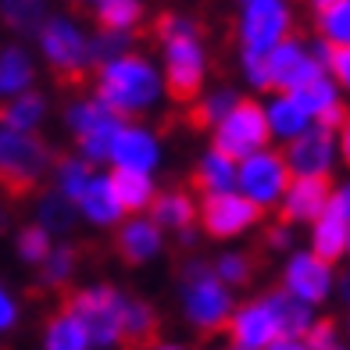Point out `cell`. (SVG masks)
Here are the masks:
<instances>
[{"instance_id":"obj_1","label":"cell","mask_w":350,"mask_h":350,"mask_svg":"<svg viewBox=\"0 0 350 350\" xmlns=\"http://www.w3.org/2000/svg\"><path fill=\"white\" fill-rule=\"evenodd\" d=\"M93 97H100L115 115L139 122L165 104L168 86H165L161 65L150 54L122 51L115 57L97 61V68H93Z\"/></svg>"},{"instance_id":"obj_2","label":"cell","mask_w":350,"mask_h":350,"mask_svg":"<svg viewBox=\"0 0 350 350\" xmlns=\"http://www.w3.org/2000/svg\"><path fill=\"white\" fill-rule=\"evenodd\" d=\"M157 46H161V75L172 97L193 100L197 93L208 86L211 72V54L204 43L200 22L186 11H168L157 18Z\"/></svg>"},{"instance_id":"obj_3","label":"cell","mask_w":350,"mask_h":350,"mask_svg":"<svg viewBox=\"0 0 350 350\" xmlns=\"http://www.w3.org/2000/svg\"><path fill=\"white\" fill-rule=\"evenodd\" d=\"M236 308V290L221 282L208 261H189L179 275V311L189 329L218 332L226 329L229 314Z\"/></svg>"},{"instance_id":"obj_4","label":"cell","mask_w":350,"mask_h":350,"mask_svg":"<svg viewBox=\"0 0 350 350\" xmlns=\"http://www.w3.org/2000/svg\"><path fill=\"white\" fill-rule=\"evenodd\" d=\"M36 51L43 65L57 72L61 79H79L90 68H97V54H93V33L75 18V14H46L43 25L36 29Z\"/></svg>"},{"instance_id":"obj_5","label":"cell","mask_w":350,"mask_h":350,"mask_svg":"<svg viewBox=\"0 0 350 350\" xmlns=\"http://www.w3.org/2000/svg\"><path fill=\"white\" fill-rule=\"evenodd\" d=\"M129 297L111 282H90L83 290H75L68 308L79 314V322L86 325L93 350H118L125 340V311H129Z\"/></svg>"},{"instance_id":"obj_6","label":"cell","mask_w":350,"mask_h":350,"mask_svg":"<svg viewBox=\"0 0 350 350\" xmlns=\"http://www.w3.org/2000/svg\"><path fill=\"white\" fill-rule=\"evenodd\" d=\"M297 8L293 0H240L236 11V46L247 57H265L282 40L293 36Z\"/></svg>"},{"instance_id":"obj_7","label":"cell","mask_w":350,"mask_h":350,"mask_svg":"<svg viewBox=\"0 0 350 350\" xmlns=\"http://www.w3.org/2000/svg\"><path fill=\"white\" fill-rule=\"evenodd\" d=\"M125 122L129 118L115 115V111H111L100 97H93V93L68 100V107H65V129L75 143V154L86 157L90 165H107L111 143H115V136Z\"/></svg>"},{"instance_id":"obj_8","label":"cell","mask_w":350,"mask_h":350,"mask_svg":"<svg viewBox=\"0 0 350 350\" xmlns=\"http://www.w3.org/2000/svg\"><path fill=\"white\" fill-rule=\"evenodd\" d=\"M332 46L322 40H300L297 33L290 40H282L275 51L265 54L268 68V93H297L300 86H308L311 79H318L329 65Z\"/></svg>"},{"instance_id":"obj_9","label":"cell","mask_w":350,"mask_h":350,"mask_svg":"<svg viewBox=\"0 0 350 350\" xmlns=\"http://www.w3.org/2000/svg\"><path fill=\"white\" fill-rule=\"evenodd\" d=\"M54 168V157L46 139H40V133H18L0 125V186L25 193L36 183H43Z\"/></svg>"},{"instance_id":"obj_10","label":"cell","mask_w":350,"mask_h":350,"mask_svg":"<svg viewBox=\"0 0 350 350\" xmlns=\"http://www.w3.org/2000/svg\"><path fill=\"white\" fill-rule=\"evenodd\" d=\"M290 183H293V172L279 147H265L243 157V161H236V193H243L261 215L279 211V200L290 189Z\"/></svg>"},{"instance_id":"obj_11","label":"cell","mask_w":350,"mask_h":350,"mask_svg":"<svg viewBox=\"0 0 350 350\" xmlns=\"http://www.w3.org/2000/svg\"><path fill=\"white\" fill-rule=\"evenodd\" d=\"M211 147H218L221 154H229L232 161H243V157L272 147L261 100H250V97L236 100V107L211 129Z\"/></svg>"},{"instance_id":"obj_12","label":"cell","mask_w":350,"mask_h":350,"mask_svg":"<svg viewBox=\"0 0 350 350\" xmlns=\"http://www.w3.org/2000/svg\"><path fill=\"white\" fill-rule=\"evenodd\" d=\"M336 265L318 258L314 250H290L286 254V265H282V286L279 290H286L290 297H297L300 304L308 308H322L325 300L336 297Z\"/></svg>"},{"instance_id":"obj_13","label":"cell","mask_w":350,"mask_h":350,"mask_svg":"<svg viewBox=\"0 0 350 350\" xmlns=\"http://www.w3.org/2000/svg\"><path fill=\"white\" fill-rule=\"evenodd\" d=\"M282 157L290 165L293 179H325L329 183V175L340 165L336 129H329V125H308L297 139H290L282 147Z\"/></svg>"},{"instance_id":"obj_14","label":"cell","mask_w":350,"mask_h":350,"mask_svg":"<svg viewBox=\"0 0 350 350\" xmlns=\"http://www.w3.org/2000/svg\"><path fill=\"white\" fill-rule=\"evenodd\" d=\"M221 332H226V347L229 350H265V347H272L282 336L268 293L240 300V304L232 308V314H229V322H226Z\"/></svg>"},{"instance_id":"obj_15","label":"cell","mask_w":350,"mask_h":350,"mask_svg":"<svg viewBox=\"0 0 350 350\" xmlns=\"http://www.w3.org/2000/svg\"><path fill=\"white\" fill-rule=\"evenodd\" d=\"M165 165V143L161 133L150 129L147 122H125L107 154L111 172H139V175H157Z\"/></svg>"},{"instance_id":"obj_16","label":"cell","mask_w":350,"mask_h":350,"mask_svg":"<svg viewBox=\"0 0 350 350\" xmlns=\"http://www.w3.org/2000/svg\"><path fill=\"white\" fill-rule=\"evenodd\" d=\"M258 221H261V211L254 208L243 193H236V189L200 197L197 226L208 232L211 240H240V236H247Z\"/></svg>"},{"instance_id":"obj_17","label":"cell","mask_w":350,"mask_h":350,"mask_svg":"<svg viewBox=\"0 0 350 350\" xmlns=\"http://www.w3.org/2000/svg\"><path fill=\"white\" fill-rule=\"evenodd\" d=\"M72 208L79 215V221H86L93 229H115L118 221L125 218L118 193H115V175L111 168H93L86 175V183L79 186V193L72 197Z\"/></svg>"},{"instance_id":"obj_18","label":"cell","mask_w":350,"mask_h":350,"mask_svg":"<svg viewBox=\"0 0 350 350\" xmlns=\"http://www.w3.org/2000/svg\"><path fill=\"white\" fill-rule=\"evenodd\" d=\"M115 247L129 265H150L165 250V229L150 215H125L115 226Z\"/></svg>"},{"instance_id":"obj_19","label":"cell","mask_w":350,"mask_h":350,"mask_svg":"<svg viewBox=\"0 0 350 350\" xmlns=\"http://www.w3.org/2000/svg\"><path fill=\"white\" fill-rule=\"evenodd\" d=\"M329 183L325 179H293L279 200V215L286 226H311L329 208Z\"/></svg>"},{"instance_id":"obj_20","label":"cell","mask_w":350,"mask_h":350,"mask_svg":"<svg viewBox=\"0 0 350 350\" xmlns=\"http://www.w3.org/2000/svg\"><path fill=\"white\" fill-rule=\"evenodd\" d=\"M293 97L311 115L314 125H329V129H336V125L343 122V115H347V97H343V90L329 79V72L311 79L308 86H300Z\"/></svg>"},{"instance_id":"obj_21","label":"cell","mask_w":350,"mask_h":350,"mask_svg":"<svg viewBox=\"0 0 350 350\" xmlns=\"http://www.w3.org/2000/svg\"><path fill=\"white\" fill-rule=\"evenodd\" d=\"M147 215H150L165 232L183 236V232H189V229L197 226V218H200V200L189 193V189H179V186L157 189V197L150 200Z\"/></svg>"},{"instance_id":"obj_22","label":"cell","mask_w":350,"mask_h":350,"mask_svg":"<svg viewBox=\"0 0 350 350\" xmlns=\"http://www.w3.org/2000/svg\"><path fill=\"white\" fill-rule=\"evenodd\" d=\"M261 107H265V125H268V136H272V147L275 143L286 147V143L297 139L308 125H314L293 93H268V100Z\"/></svg>"},{"instance_id":"obj_23","label":"cell","mask_w":350,"mask_h":350,"mask_svg":"<svg viewBox=\"0 0 350 350\" xmlns=\"http://www.w3.org/2000/svg\"><path fill=\"white\" fill-rule=\"evenodd\" d=\"M25 90H36V57L18 43L0 46V104Z\"/></svg>"},{"instance_id":"obj_24","label":"cell","mask_w":350,"mask_h":350,"mask_svg":"<svg viewBox=\"0 0 350 350\" xmlns=\"http://www.w3.org/2000/svg\"><path fill=\"white\" fill-rule=\"evenodd\" d=\"M347 247H350V221H343L336 211L325 208L322 218H314L308 226V250L336 265L340 258H347Z\"/></svg>"},{"instance_id":"obj_25","label":"cell","mask_w":350,"mask_h":350,"mask_svg":"<svg viewBox=\"0 0 350 350\" xmlns=\"http://www.w3.org/2000/svg\"><path fill=\"white\" fill-rule=\"evenodd\" d=\"M40 350H93V340H90L86 325L79 322V314L65 304L61 311H54L43 322Z\"/></svg>"},{"instance_id":"obj_26","label":"cell","mask_w":350,"mask_h":350,"mask_svg":"<svg viewBox=\"0 0 350 350\" xmlns=\"http://www.w3.org/2000/svg\"><path fill=\"white\" fill-rule=\"evenodd\" d=\"M193 186H197L200 197L229 193V189H236V161H232L229 154H221L218 147H208V150L197 157Z\"/></svg>"},{"instance_id":"obj_27","label":"cell","mask_w":350,"mask_h":350,"mask_svg":"<svg viewBox=\"0 0 350 350\" xmlns=\"http://www.w3.org/2000/svg\"><path fill=\"white\" fill-rule=\"evenodd\" d=\"M46 97L40 90H25L18 97H11L0 104V125L8 129H18V133H40V125L46 122Z\"/></svg>"},{"instance_id":"obj_28","label":"cell","mask_w":350,"mask_h":350,"mask_svg":"<svg viewBox=\"0 0 350 350\" xmlns=\"http://www.w3.org/2000/svg\"><path fill=\"white\" fill-rule=\"evenodd\" d=\"M100 33H118V36H136V29L147 18V4L143 0H104L93 8Z\"/></svg>"},{"instance_id":"obj_29","label":"cell","mask_w":350,"mask_h":350,"mask_svg":"<svg viewBox=\"0 0 350 350\" xmlns=\"http://www.w3.org/2000/svg\"><path fill=\"white\" fill-rule=\"evenodd\" d=\"M115 175V193L125 215H147L150 200L157 197V183L154 175H139V172H111Z\"/></svg>"},{"instance_id":"obj_30","label":"cell","mask_w":350,"mask_h":350,"mask_svg":"<svg viewBox=\"0 0 350 350\" xmlns=\"http://www.w3.org/2000/svg\"><path fill=\"white\" fill-rule=\"evenodd\" d=\"M268 300H272V308H275L282 336H308L311 325L318 322V311L308 308V304H300V300L290 297L286 290H272V293H268Z\"/></svg>"},{"instance_id":"obj_31","label":"cell","mask_w":350,"mask_h":350,"mask_svg":"<svg viewBox=\"0 0 350 350\" xmlns=\"http://www.w3.org/2000/svg\"><path fill=\"white\" fill-rule=\"evenodd\" d=\"M314 33L332 51L350 46V0H332L329 8L314 11Z\"/></svg>"},{"instance_id":"obj_32","label":"cell","mask_w":350,"mask_h":350,"mask_svg":"<svg viewBox=\"0 0 350 350\" xmlns=\"http://www.w3.org/2000/svg\"><path fill=\"white\" fill-rule=\"evenodd\" d=\"M236 100H240V93L232 86H204L193 97V118L204 129H215V125L236 107Z\"/></svg>"},{"instance_id":"obj_33","label":"cell","mask_w":350,"mask_h":350,"mask_svg":"<svg viewBox=\"0 0 350 350\" xmlns=\"http://www.w3.org/2000/svg\"><path fill=\"white\" fill-rule=\"evenodd\" d=\"M75 268H79V254H75V247H68V243H54L51 254L43 258V265L36 268L40 286H46V290H65V286L75 279Z\"/></svg>"},{"instance_id":"obj_34","label":"cell","mask_w":350,"mask_h":350,"mask_svg":"<svg viewBox=\"0 0 350 350\" xmlns=\"http://www.w3.org/2000/svg\"><path fill=\"white\" fill-rule=\"evenodd\" d=\"M79 221V215H75V208L57 193V189H46V193H40V200H36V226H43L46 232L54 236H65L72 226Z\"/></svg>"},{"instance_id":"obj_35","label":"cell","mask_w":350,"mask_h":350,"mask_svg":"<svg viewBox=\"0 0 350 350\" xmlns=\"http://www.w3.org/2000/svg\"><path fill=\"white\" fill-rule=\"evenodd\" d=\"M46 14V0H0V22L11 33H36Z\"/></svg>"},{"instance_id":"obj_36","label":"cell","mask_w":350,"mask_h":350,"mask_svg":"<svg viewBox=\"0 0 350 350\" xmlns=\"http://www.w3.org/2000/svg\"><path fill=\"white\" fill-rule=\"evenodd\" d=\"M54 243L57 240L43 226H36V221H29V226H22L18 232H14V254H18V261H25L29 268H40Z\"/></svg>"},{"instance_id":"obj_37","label":"cell","mask_w":350,"mask_h":350,"mask_svg":"<svg viewBox=\"0 0 350 350\" xmlns=\"http://www.w3.org/2000/svg\"><path fill=\"white\" fill-rule=\"evenodd\" d=\"M211 272L226 282L229 290H240V286H247L250 275H254V261L247 258L243 250H221L218 258L211 261Z\"/></svg>"},{"instance_id":"obj_38","label":"cell","mask_w":350,"mask_h":350,"mask_svg":"<svg viewBox=\"0 0 350 350\" xmlns=\"http://www.w3.org/2000/svg\"><path fill=\"white\" fill-rule=\"evenodd\" d=\"M157 329V311L139 297H129V311H125V340L129 343H147Z\"/></svg>"},{"instance_id":"obj_39","label":"cell","mask_w":350,"mask_h":350,"mask_svg":"<svg viewBox=\"0 0 350 350\" xmlns=\"http://www.w3.org/2000/svg\"><path fill=\"white\" fill-rule=\"evenodd\" d=\"M304 340H308L311 350H350V340L343 336V329L332 325V322H322V318L311 325V332Z\"/></svg>"},{"instance_id":"obj_40","label":"cell","mask_w":350,"mask_h":350,"mask_svg":"<svg viewBox=\"0 0 350 350\" xmlns=\"http://www.w3.org/2000/svg\"><path fill=\"white\" fill-rule=\"evenodd\" d=\"M18 322H22V304H18V297H14L11 286L0 279V336L11 332Z\"/></svg>"},{"instance_id":"obj_41","label":"cell","mask_w":350,"mask_h":350,"mask_svg":"<svg viewBox=\"0 0 350 350\" xmlns=\"http://www.w3.org/2000/svg\"><path fill=\"white\" fill-rule=\"evenodd\" d=\"M329 79L343 90V97H350V46H340V51L329 54V65H325Z\"/></svg>"},{"instance_id":"obj_42","label":"cell","mask_w":350,"mask_h":350,"mask_svg":"<svg viewBox=\"0 0 350 350\" xmlns=\"http://www.w3.org/2000/svg\"><path fill=\"white\" fill-rule=\"evenodd\" d=\"M122 51H133V36H118V33H93V54H97V61L104 57H115Z\"/></svg>"},{"instance_id":"obj_43","label":"cell","mask_w":350,"mask_h":350,"mask_svg":"<svg viewBox=\"0 0 350 350\" xmlns=\"http://www.w3.org/2000/svg\"><path fill=\"white\" fill-rule=\"evenodd\" d=\"M240 75L250 90H261L268 93V68H265V57H247L240 54Z\"/></svg>"},{"instance_id":"obj_44","label":"cell","mask_w":350,"mask_h":350,"mask_svg":"<svg viewBox=\"0 0 350 350\" xmlns=\"http://www.w3.org/2000/svg\"><path fill=\"white\" fill-rule=\"evenodd\" d=\"M329 211H336L343 221H350V179L329 189Z\"/></svg>"},{"instance_id":"obj_45","label":"cell","mask_w":350,"mask_h":350,"mask_svg":"<svg viewBox=\"0 0 350 350\" xmlns=\"http://www.w3.org/2000/svg\"><path fill=\"white\" fill-rule=\"evenodd\" d=\"M336 143H340V161L350 168V111L343 115V122L336 125Z\"/></svg>"},{"instance_id":"obj_46","label":"cell","mask_w":350,"mask_h":350,"mask_svg":"<svg viewBox=\"0 0 350 350\" xmlns=\"http://www.w3.org/2000/svg\"><path fill=\"white\" fill-rule=\"evenodd\" d=\"M265 350H311L304 336H279L272 347H265Z\"/></svg>"},{"instance_id":"obj_47","label":"cell","mask_w":350,"mask_h":350,"mask_svg":"<svg viewBox=\"0 0 350 350\" xmlns=\"http://www.w3.org/2000/svg\"><path fill=\"white\" fill-rule=\"evenodd\" d=\"M290 232H293V226H282L279 229H272V247H279V250H290Z\"/></svg>"},{"instance_id":"obj_48","label":"cell","mask_w":350,"mask_h":350,"mask_svg":"<svg viewBox=\"0 0 350 350\" xmlns=\"http://www.w3.org/2000/svg\"><path fill=\"white\" fill-rule=\"evenodd\" d=\"M336 297H340L343 304L350 308V268H347V272H340V275H336Z\"/></svg>"},{"instance_id":"obj_49","label":"cell","mask_w":350,"mask_h":350,"mask_svg":"<svg viewBox=\"0 0 350 350\" xmlns=\"http://www.w3.org/2000/svg\"><path fill=\"white\" fill-rule=\"evenodd\" d=\"M147 350H189L183 340H154Z\"/></svg>"},{"instance_id":"obj_50","label":"cell","mask_w":350,"mask_h":350,"mask_svg":"<svg viewBox=\"0 0 350 350\" xmlns=\"http://www.w3.org/2000/svg\"><path fill=\"white\" fill-rule=\"evenodd\" d=\"M304 4H308V8H311V14H314V11H322V8H329L332 0H304Z\"/></svg>"},{"instance_id":"obj_51","label":"cell","mask_w":350,"mask_h":350,"mask_svg":"<svg viewBox=\"0 0 350 350\" xmlns=\"http://www.w3.org/2000/svg\"><path fill=\"white\" fill-rule=\"evenodd\" d=\"M68 4H79V8H90V11H93L97 4H104V0H68Z\"/></svg>"},{"instance_id":"obj_52","label":"cell","mask_w":350,"mask_h":350,"mask_svg":"<svg viewBox=\"0 0 350 350\" xmlns=\"http://www.w3.org/2000/svg\"><path fill=\"white\" fill-rule=\"evenodd\" d=\"M4 226H8V211L0 208V232H4Z\"/></svg>"},{"instance_id":"obj_53","label":"cell","mask_w":350,"mask_h":350,"mask_svg":"<svg viewBox=\"0 0 350 350\" xmlns=\"http://www.w3.org/2000/svg\"><path fill=\"white\" fill-rule=\"evenodd\" d=\"M204 350H229V347H204Z\"/></svg>"},{"instance_id":"obj_54","label":"cell","mask_w":350,"mask_h":350,"mask_svg":"<svg viewBox=\"0 0 350 350\" xmlns=\"http://www.w3.org/2000/svg\"><path fill=\"white\" fill-rule=\"evenodd\" d=\"M347 329H350V322H347Z\"/></svg>"},{"instance_id":"obj_55","label":"cell","mask_w":350,"mask_h":350,"mask_svg":"<svg viewBox=\"0 0 350 350\" xmlns=\"http://www.w3.org/2000/svg\"><path fill=\"white\" fill-rule=\"evenodd\" d=\"M347 254H350V247H347Z\"/></svg>"}]
</instances>
